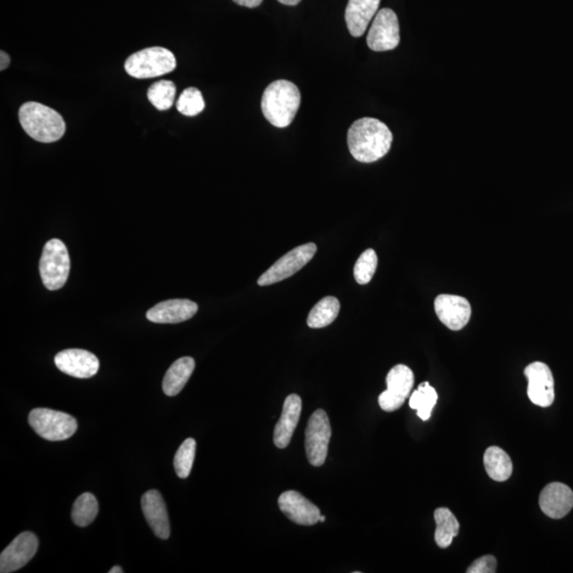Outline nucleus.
Masks as SVG:
<instances>
[{"instance_id": "a878e982", "label": "nucleus", "mask_w": 573, "mask_h": 573, "mask_svg": "<svg viewBox=\"0 0 573 573\" xmlns=\"http://www.w3.org/2000/svg\"><path fill=\"white\" fill-rule=\"evenodd\" d=\"M99 513L97 499L91 493H84L79 496L72 508L71 519L78 527L91 525Z\"/></svg>"}, {"instance_id": "a211bd4d", "label": "nucleus", "mask_w": 573, "mask_h": 573, "mask_svg": "<svg viewBox=\"0 0 573 573\" xmlns=\"http://www.w3.org/2000/svg\"><path fill=\"white\" fill-rule=\"evenodd\" d=\"M142 507L145 520L155 536L168 539L170 536V522L168 519L167 508L160 492L155 490L145 493L142 498Z\"/></svg>"}, {"instance_id": "f03ea898", "label": "nucleus", "mask_w": 573, "mask_h": 573, "mask_svg": "<svg viewBox=\"0 0 573 573\" xmlns=\"http://www.w3.org/2000/svg\"><path fill=\"white\" fill-rule=\"evenodd\" d=\"M300 105V89L290 81H274L262 95V113L266 120L277 128L290 126L295 120Z\"/></svg>"}, {"instance_id": "4468645a", "label": "nucleus", "mask_w": 573, "mask_h": 573, "mask_svg": "<svg viewBox=\"0 0 573 573\" xmlns=\"http://www.w3.org/2000/svg\"><path fill=\"white\" fill-rule=\"evenodd\" d=\"M435 311L440 321L452 330L464 328L471 317L469 302L459 295H437L435 301Z\"/></svg>"}, {"instance_id": "f8f14e48", "label": "nucleus", "mask_w": 573, "mask_h": 573, "mask_svg": "<svg viewBox=\"0 0 573 573\" xmlns=\"http://www.w3.org/2000/svg\"><path fill=\"white\" fill-rule=\"evenodd\" d=\"M38 539L31 532L21 535L0 555V572L11 573L21 569L36 555Z\"/></svg>"}, {"instance_id": "20e7f679", "label": "nucleus", "mask_w": 573, "mask_h": 573, "mask_svg": "<svg viewBox=\"0 0 573 573\" xmlns=\"http://www.w3.org/2000/svg\"><path fill=\"white\" fill-rule=\"evenodd\" d=\"M177 69V59L166 48L150 47L133 54L126 61L125 70L135 79H151L170 74Z\"/></svg>"}, {"instance_id": "bb28decb", "label": "nucleus", "mask_w": 573, "mask_h": 573, "mask_svg": "<svg viewBox=\"0 0 573 573\" xmlns=\"http://www.w3.org/2000/svg\"><path fill=\"white\" fill-rule=\"evenodd\" d=\"M148 99L154 108L167 111L171 108L176 99L177 87L170 80L157 81L148 89Z\"/></svg>"}, {"instance_id": "2eb2a0df", "label": "nucleus", "mask_w": 573, "mask_h": 573, "mask_svg": "<svg viewBox=\"0 0 573 573\" xmlns=\"http://www.w3.org/2000/svg\"><path fill=\"white\" fill-rule=\"evenodd\" d=\"M278 505L280 511L297 525H316L321 516V511L317 505L309 502L299 492L286 491L283 493L278 498Z\"/></svg>"}, {"instance_id": "473e14b6", "label": "nucleus", "mask_w": 573, "mask_h": 573, "mask_svg": "<svg viewBox=\"0 0 573 573\" xmlns=\"http://www.w3.org/2000/svg\"><path fill=\"white\" fill-rule=\"evenodd\" d=\"M10 65V57L7 53H4V50L0 52V71H4L8 69Z\"/></svg>"}, {"instance_id": "4be33fe9", "label": "nucleus", "mask_w": 573, "mask_h": 573, "mask_svg": "<svg viewBox=\"0 0 573 573\" xmlns=\"http://www.w3.org/2000/svg\"><path fill=\"white\" fill-rule=\"evenodd\" d=\"M485 466L487 475L498 482L507 481L513 473L512 460L507 453L497 446L486 449Z\"/></svg>"}, {"instance_id": "cd10ccee", "label": "nucleus", "mask_w": 573, "mask_h": 573, "mask_svg": "<svg viewBox=\"0 0 573 573\" xmlns=\"http://www.w3.org/2000/svg\"><path fill=\"white\" fill-rule=\"evenodd\" d=\"M177 109L185 116H196L205 109L203 95L195 87H188L179 96Z\"/></svg>"}, {"instance_id": "7ed1b4c3", "label": "nucleus", "mask_w": 573, "mask_h": 573, "mask_svg": "<svg viewBox=\"0 0 573 573\" xmlns=\"http://www.w3.org/2000/svg\"><path fill=\"white\" fill-rule=\"evenodd\" d=\"M19 117L25 132L38 143H54L64 137L66 125L63 117L49 106L27 103L21 106Z\"/></svg>"}, {"instance_id": "6e6552de", "label": "nucleus", "mask_w": 573, "mask_h": 573, "mask_svg": "<svg viewBox=\"0 0 573 573\" xmlns=\"http://www.w3.org/2000/svg\"><path fill=\"white\" fill-rule=\"evenodd\" d=\"M331 428L328 415L324 410H317L308 420L305 447L309 463L322 466L328 458Z\"/></svg>"}, {"instance_id": "c9c22d12", "label": "nucleus", "mask_w": 573, "mask_h": 573, "mask_svg": "<svg viewBox=\"0 0 573 573\" xmlns=\"http://www.w3.org/2000/svg\"><path fill=\"white\" fill-rule=\"evenodd\" d=\"M325 516L321 515L320 516V522H324L325 521Z\"/></svg>"}, {"instance_id": "393cba45", "label": "nucleus", "mask_w": 573, "mask_h": 573, "mask_svg": "<svg viewBox=\"0 0 573 573\" xmlns=\"http://www.w3.org/2000/svg\"><path fill=\"white\" fill-rule=\"evenodd\" d=\"M437 402V393L435 387H432L428 382H424L419 386L418 390L413 392L410 397V407L417 410L420 419L428 420L431 417L432 410Z\"/></svg>"}, {"instance_id": "6ab92c4d", "label": "nucleus", "mask_w": 573, "mask_h": 573, "mask_svg": "<svg viewBox=\"0 0 573 573\" xmlns=\"http://www.w3.org/2000/svg\"><path fill=\"white\" fill-rule=\"evenodd\" d=\"M381 0H348L345 21L351 35L361 37L378 12Z\"/></svg>"}, {"instance_id": "b1692460", "label": "nucleus", "mask_w": 573, "mask_h": 573, "mask_svg": "<svg viewBox=\"0 0 573 573\" xmlns=\"http://www.w3.org/2000/svg\"><path fill=\"white\" fill-rule=\"evenodd\" d=\"M340 302L336 297L326 296L309 312L307 324L311 328H323L338 317Z\"/></svg>"}, {"instance_id": "7c9ffc66", "label": "nucleus", "mask_w": 573, "mask_h": 573, "mask_svg": "<svg viewBox=\"0 0 573 573\" xmlns=\"http://www.w3.org/2000/svg\"><path fill=\"white\" fill-rule=\"evenodd\" d=\"M497 569L495 556L485 555L469 567L468 573H494Z\"/></svg>"}, {"instance_id": "c85d7f7f", "label": "nucleus", "mask_w": 573, "mask_h": 573, "mask_svg": "<svg viewBox=\"0 0 573 573\" xmlns=\"http://www.w3.org/2000/svg\"><path fill=\"white\" fill-rule=\"evenodd\" d=\"M196 443L194 439H187L179 446L174 457L173 464L174 469L179 478L187 479L189 476L191 469H193L194 461L195 457Z\"/></svg>"}, {"instance_id": "72a5a7b5", "label": "nucleus", "mask_w": 573, "mask_h": 573, "mask_svg": "<svg viewBox=\"0 0 573 573\" xmlns=\"http://www.w3.org/2000/svg\"><path fill=\"white\" fill-rule=\"evenodd\" d=\"M278 2L286 5H296L299 4L302 0H278Z\"/></svg>"}, {"instance_id": "f257e3e1", "label": "nucleus", "mask_w": 573, "mask_h": 573, "mask_svg": "<svg viewBox=\"0 0 573 573\" xmlns=\"http://www.w3.org/2000/svg\"><path fill=\"white\" fill-rule=\"evenodd\" d=\"M392 142L390 129L375 118H361L353 123L347 133L348 149L353 159L367 164L389 153Z\"/></svg>"}, {"instance_id": "2f4dec72", "label": "nucleus", "mask_w": 573, "mask_h": 573, "mask_svg": "<svg viewBox=\"0 0 573 573\" xmlns=\"http://www.w3.org/2000/svg\"><path fill=\"white\" fill-rule=\"evenodd\" d=\"M235 4L243 5L246 8H257L260 7L263 0H233Z\"/></svg>"}, {"instance_id": "9d476101", "label": "nucleus", "mask_w": 573, "mask_h": 573, "mask_svg": "<svg viewBox=\"0 0 573 573\" xmlns=\"http://www.w3.org/2000/svg\"><path fill=\"white\" fill-rule=\"evenodd\" d=\"M387 389L381 393L378 403L384 411L393 412L400 409L414 386V374L407 365L398 364L386 376Z\"/></svg>"}, {"instance_id": "f704fd0d", "label": "nucleus", "mask_w": 573, "mask_h": 573, "mask_svg": "<svg viewBox=\"0 0 573 573\" xmlns=\"http://www.w3.org/2000/svg\"><path fill=\"white\" fill-rule=\"evenodd\" d=\"M109 572L110 573H122L123 570L120 569V567L116 566V567H113V569H112Z\"/></svg>"}, {"instance_id": "423d86ee", "label": "nucleus", "mask_w": 573, "mask_h": 573, "mask_svg": "<svg viewBox=\"0 0 573 573\" xmlns=\"http://www.w3.org/2000/svg\"><path fill=\"white\" fill-rule=\"evenodd\" d=\"M29 424L39 436L52 442L70 439L78 429L77 420L71 415L46 408L32 410Z\"/></svg>"}, {"instance_id": "f3484780", "label": "nucleus", "mask_w": 573, "mask_h": 573, "mask_svg": "<svg viewBox=\"0 0 573 573\" xmlns=\"http://www.w3.org/2000/svg\"><path fill=\"white\" fill-rule=\"evenodd\" d=\"M198 304L189 300H170L159 303L147 311L150 322L178 324L187 321L198 312Z\"/></svg>"}, {"instance_id": "c756f323", "label": "nucleus", "mask_w": 573, "mask_h": 573, "mask_svg": "<svg viewBox=\"0 0 573 573\" xmlns=\"http://www.w3.org/2000/svg\"><path fill=\"white\" fill-rule=\"evenodd\" d=\"M378 265V257L372 249L364 251L358 258L353 275L359 285H367L372 280Z\"/></svg>"}, {"instance_id": "aec40b11", "label": "nucleus", "mask_w": 573, "mask_h": 573, "mask_svg": "<svg viewBox=\"0 0 573 573\" xmlns=\"http://www.w3.org/2000/svg\"><path fill=\"white\" fill-rule=\"evenodd\" d=\"M302 400L299 395L291 394L286 398L280 417L274 430V444L279 449L289 445L301 418Z\"/></svg>"}, {"instance_id": "0eeeda50", "label": "nucleus", "mask_w": 573, "mask_h": 573, "mask_svg": "<svg viewBox=\"0 0 573 573\" xmlns=\"http://www.w3.org/2000/svg\"><path fill=\"white\" fill-rule=\"evenodd\" d=\"M317 245L314 244H306L286 253L280 260L269 268L265 273L258 278L257 284L260 286H270L282 282L289 278L292 275L299 272L304 268L316 254Z\"/></svg>"}, {"instance_id": "39448f33", "label": "nucleus", "mask_w": 573, "mask_h": 573, "mask_svg": "<svg viewBox=\"0 0 573 573\" xmlns=\"http://www.w3.org/2000/svg\"><path fill=\"white\" fill-rule=\"evenodd\" d=\"M71 271L69 251L60 239L49 240L44 246L39 273L43 284L50 291H55L64 286Z\"/></svg>"}, {"instance_id": "5701e85b", "label": "nucleus", "mask_w": 573, "mask_h": 573, "mask_svg": "<svg viewBox=\"0 0 573 573\" xmlns=\"http://www.w3.org/2000/svg\"><path fill=\"white\" fill-rule=\"evenodd\" d=\"M435 519L436 522V542L437 546L445 549L451 546L453 539L459 535V521L451 510L440 508L436 510Z\"/></svg>"}, {"instance_id": "1a4fd4ad", "label": "nucleus", "mask_w": 573, "mask_h": 573, "mask_svg": "<svg viewBox=\"0 0 573 573\" xmlns=\"http://www.w3.org/2000/svg\"><path fill=\"white\" fill-rule=\"evenodd\" d=\"M367 42L373 52L395 49L401 42L400 22L391 9H381L376 14L369 31Z\"/></svg>"}, {"instance_id": "412c9836", "label": "nucleus", "mask_w": 573, "mask_h": 573, "mask_svg": "<svg viewBox=\"0 0 573 573\" xmlns=\"http://www.w3.org/2000/svg\"><path fill=\"white\" fill-rule=\"evenodd\" d=\"M195 363L191 357L179 358L167 370L162 380V391L167 396H176L184 389L193 375Z\"/></svg>"}, {"instance_id": "ddd939ff", "label": "nucleus", "mask_w": 573, "mask_h": 573, "mask_svg": "<svg viewBox=\"0 0 573 573\" xmlns=\"http://www.w3.org/2000/svg\"><path fill=\"white\" fill-rule=\"evenodd\" d=\"M54 363L61 372L81 379L93 378L100 367L98 358L94 353L78 348L60 352L54 357Z\"/></svg>"}, {"instance_id": "9b49d317", "label": "nucleus", "mask_w": 573, "mask_h": 573, "mask_svg": "<svg viewBox=\"0 0 573 573\" xmlns=\"http://www.w3.org/2000/svg\"><path fill=\"white\" fill-rule=\"evenodd\" d=\"M529 381L527 396L536 406L547 408L554 402V379L552 370L546 363L533 362L525 370Z\"/></svg>"}, {"instance_id": "dca6fc26", "label": "nucleus", "mask_w": 573, "mask_h": 573, "mask_svg": "<svg viewBox=\"0 0 573 573\" xmlns=\"http://www.w3.org/2000/svg\"><path fill=\"white\" fill-rule=\"evenodd\" d=\"M539 507L550 519H563L573 508V492L563 483H550L539 496Z\"/></svg>"}]
</instances>
